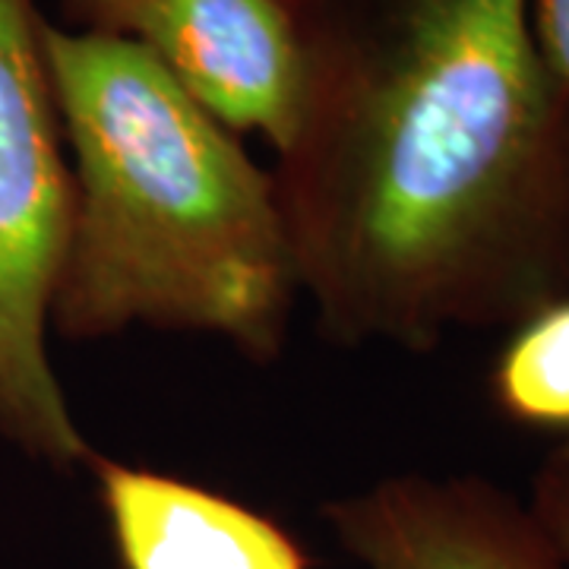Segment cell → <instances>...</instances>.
<instances>
[{
  "mask_svg": "<svg viewBox=\"0 0 569 569\" xmlns=\"http://www.w3.org/2000/svg\"><path fill=\"white\" fill-rule=\"evenodd\" d=\"M89 471L121 569H317L295 531L238 497L102 452Z\"/></svg>",
  "mask_w": 569,
  "mask_h": 569,
  "instance_id": "6",
  "label": "cell"
},
{
  "mask_svg": "<svg viewBox=\"0 0 569 569\" xmlns=\"http://www.w3.org/2000/svg\"><path fill=\"white\" fill-rule=\"evenodd\" d=\"M529 509L569 567V433L560 437L535 468Z\"/></svg>",
  "mask_w": 569,
  "mask_h": 569,
  "instance_id": "8",
  "label": "cell"
},
{
  "mask_svg": "<svg viewBox=\"0 0 569 569\" xmlns=\"http://www.w3.org/2000/svg\"><path fill=\"white\" fill-rule=\"evenodd\" d=\"M63 29L137 44L241 133L291 140L301 41L291 0H61Z\"/></svg>",
  "mask_w": 569,
  "mask_h": 569,
  "instance_id": "4",
  "label": "cell"
},
{
  "mask_svg": "<svg viewBox=\"0 0 569 569\" xmlns=\"http://www.w3.org/2000/svg\"><path fill=\"white\" fill-rule=\"evenodd\" d=\"M541 58L569 96V0H526Z\"/></svg>",
  "mask_w": 569,
  "mask_h": 569,
  "instance_id": "9",
  "label": "cell"
},
{
  "mask_svg": "<svg viewBox=\"0 0 569 569\" xmlns=\"http://www.w3.org/2000/svg\"><path fill=\"white\" fill-rule=\"evenodd\" d=\"M320 516L365 569H569L529 503L481 475H389Z\"/></svg>",
  "mask_w": 569,
  "mask_h": 569,
  "instance_id": "5",
  "label": "cell"
},
{
  "mask_svg": "<svg viewBox=\"0 0 569 569\" xmlns=\"http://www.w3.org/2000/svg\"><path fill=\"white\" fill-rule=\"evenodd\" d=\"M490 408L516 427L569 433V298L512 326L488 373Z\"/></svg>",
  "mask_w": 569,
  "mask_h": 569,
  "instance_id": "7",
  "label": "cell"
},
{
  "mask_svg": "<svg viewBox=\"0 0 569 569\" xmlns=\"http://www.w3.org/2000/svg\"><path fill=\"white\" fill-rule=\"evenodd\" d=\"M36 0H0V440L51 471H80L99 449L73 418L51 365V301L73 174Z\"/></svg>",
  "mask_w": 569,
  "mask_h": 569,
  "instance_id": "3",
  "label": "cell"
},
{
  "mask_svg": "<svg viewBox=\"0 0 569 569\" xmlns=\"http://www.w3.org/2000/svg\"><path fill=\"white\" fill-rule=\"evenodd\" d=\"M276 193L329 342L415 355L569 298V96L526 0H291Z\"/></svg>",
  "mask_w": 569,
  "mask_h": 569,
  "instance_id": "1",
  "label": "cell"
},
{
  "mask_svg": "<svg viewBox=\"0 0 569 569\" xmlns=\"http://www.w3.org/2000/svg\"><path fill=\"white\" fill-rule=\"evenodd\" d=\"M44 54L73 174L51 332L146 326L279 361L301 279L272 171L137 44L48 22Z\"/></svg>",
  "mask_w": 569,
  "mask_h": 569,
  "instance_id": "2",
  "label": "cell"
}]
</instances>
